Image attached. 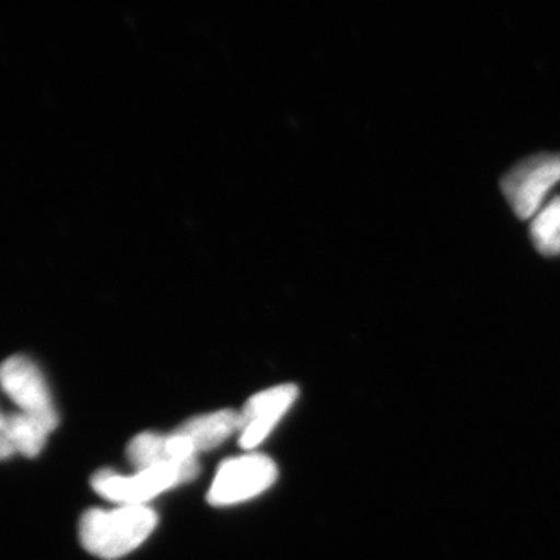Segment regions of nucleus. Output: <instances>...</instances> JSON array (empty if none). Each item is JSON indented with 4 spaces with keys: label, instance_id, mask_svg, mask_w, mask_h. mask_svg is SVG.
Returning a JSON list of instances; mask_svg holds the SVG:
<instances>
[{
    "label": "nucleus",
    "instance_id": "obj_4",
    "mask_svg": "<svg viewBox=\"0 0 560 560\" xmlns=\"http://www.w3.org/2000/svg\"><path fill=\"white\" fill-rule=\"evenodd\" d=\"M560 183V153H540L518 162L501 179V190L515 215L534 219L545 198Z\"/></svg>",
    "mask_w": 560,
    "mask_h": 560
},
{
    "label": "nucleus",
    "instance_id": "obj_7",
    "mask_svg": "<svg viewBox=\"0 0 560 560\" xmlns=\"http://www.w3.org/2000/svg\"><path fill=\"white\" fill-rule=\"evenodd\" d=\"M60 420L39 418V416L25 415L16 411L2 416L0 431L9 440L16 455L35 458L49 440Z\"/></svg>",
    "mask_w": 560,
    "mask_h": 560
},
{
    "label": "nucleus",
    "instance_id": "obj_8",
    "mask_svg": "<svg viewBox=\"0 0 560 560\" xmlns=\"http://www.w3.org/2000/svg\"><path fill=\"white\" fill-rule=\"evenodd\" d=\"M238 427H241V415L237 411L220 410L195 416L186 420L176 431L183 434L200 455L201 452L220 447L224 441L230 440L232 434H238Z\"/></svg>",
    "mask_w": 560,
    "mask_h": 560
},
{
    "label": "nucleus",
    "instance_id": "obj_5",
    "mask_svg": "<svg viewBox=\"0 0 560 560\" xmlns=\"http://www.w3.org/2000/svg\"><path fill=\"white\" fill-rule=\"evenodd\" d=\"M0 386L18 411L60 420L43 372L27 357L13 355L0 364Z\"/></svg>",
    "mask_w": 560,
    "mask_h": 560
},
{
    "label": "nucleus",
    "instance_id": "obj_1",
    "mask_svg": "<svg viewBox=\"0 0 560 560\" xmlns=\"http://www.w3.org/2000/svg\"><path fill=\"white\" fill-rule=\"evenodd\" d=\"M158 525V514L147 506L94 508L80 518L79 536L84 550L114 560L138 550Z\"/></svg>",
    "mask_w": 560,
    "mask_h": 560
},
{
    "label": "nucleus",
    "instance_id": "obj_12",
    "mask_svg": "<svg viewBox=\"0 0 560 560\" xmlns=\"http://www.w3.org/2000/svg\"><path fill=\"white\" fill-rule=\"evenodd\" d=\"M2 416H3V415H0V423H2Z\"/></svg>",
    "mask_w": 560,
    "mask_h": 560
},
{
    "label": "nucleus",
    "instance_id": "obj_10",
    "mask_svg": "<svg viewBox=\"0 0 560 560\" xmlns=\"http://www.w3.org/2000/svg\"><path fill=\"white\" fill-rule=\"evenodd\" d=\"M530 241L547 257L560 256V197L545 205L530 223Z\"/></svg>",
    "mask_w": 560,
    "mask_h": 560
},
{
    "label": "nucleus",
    "instance_id": "obj_6",
    "mask_svg": "<svg viewBox=\"0 0 560 560\" xmlns=\"http://www.w3.org/2000/svg\"><path fill=\"white\" fill-rule=\"evenodd\" d=\"M300 389L294 385L275 386L256 394L242 408L238 436L246 451H253L270 436L280 419L287 415L298 399Z\"/></svg>",
    "mask_w": 560,
    "mask_h": 560
},
{
    "label": "nucleus",
    "instance_id": "obj_9",
    "mask_svg": "<svg viewBox=\"0 0 560 560\" xmlns=\"http://www.w3.org/2000/svg\"><path fill=\"white\" fill-rule=\"evenodd\" d=\"M127 456L135 470L149 469V467L172 464V466H197L200 463L178 464L173 460L167 447V434L156 431H145L136 434L127 448Z\"/></svg>",
    "mask_w": 560,
    "mask_h": 560
},
{
    "label": "nucleus",
    "instance_id": "obj_3",
    "mask_svg": "<svg viewBox=\"0 0 560 560\" xmlns=\"http://www.w3.org/2000/svg\"><path fill=\"white\" fill-rule=\"evenodd\" d=\"M278 480L275 460L260 453L223 460L208 493L212 506H232L260 495Z\"/></svg>",
    "mask_w": 560,
    "mask_h": 560
},
{
    "label": "nucleus",
    "instance_id": "obj_2",
    "mask_svg": "<svg viewBox=\"0 0 560 560\" xmlns=\"http://www.w3.org/2000/svg\"><path fill=\"white\" fill-rule=\"evenodd\" d=\"M198 474H200V464L197 466L161 464L149 469L136 470L132 475L103 469L92 477L91 485L98 495L113 501L117 506H145L150 500L161 495L165 490L194 481Z\"/></svg>",
    "mask_w": 560,
    "mask_h": 560
},
{
    "label": "nucleus",
    "instance_id": "obj_11",
    "mask_svg": "<svg viewBox=\"0 0 560 560\" xmlns=\"http://www.w3.org/2000/svg\"><path fill=\"white\" fill-rule=\"evenodd\" d=\"M14 455H16V453H14L13 447H11L9 440H7L2 431H0V460L10 459L11 456Z\"/></svg>",
    "mask_w": 560,
    "mask_h": 560
}]
</instances>
